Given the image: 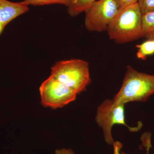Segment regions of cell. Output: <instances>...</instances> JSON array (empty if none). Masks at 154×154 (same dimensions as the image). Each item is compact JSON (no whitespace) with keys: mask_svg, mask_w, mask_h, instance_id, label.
Instances as JSON below:
<instances>
[{"mask_svg":"<svg viewBox=\"0 0 154 154\" xmlns=\"http://www.w3.org/2000/svg\"><path fill=\"white\" fill-rule=\"evenodd\" d=\"M142 16L137 3L119 9L107 28L109 38L123 44L143 37Z\"/></svg>","mask_w":154,"mask_h":154,"instance_id":"1","label":"cell"},{"mask_svg":"<svg viewBox=\"0 0 154 154\" xmlns=\"http://www.w3.org/2000/svg\"><path fill=\"white\" fill-rule=\"evenodd\" d=\"M154 95V74L140 72L128 66L122 85L113 98L116 103L146 102Z\"/></svg>","mask_w":154,"mask_h":154,"instance_id":"2","label":"cell"},{"mask_svg":"<svg viewBox=\"0 0 154 154\" xmlns=\"http://www.w3.org/2000/svg\"><path fill=\"white\" fill-rule=\"evenodd\" d=\"M50 75L78 95L85 91L91 82L89 63L79 59L56 62L51 67Z\"/></svg>","mask_w":154,"mask_h":154,"instance_id":"3","label":"cell"},{"mask_svg":"<svg viewBox=\"0 0 154 154\" xmlns=\"http://www.w3.org/2000/svg\"><path fill=\"white\" fill-rule=\"evenodd\" d=\"M96 121L102 128L105 141L109 145H113L115 142L112 135L115 125H125L131 132L138 131L142 127L141 122L136 127L128 126L125 122L124 104L116 103L113 99H105L98 106Z\"/></svg>","mask_w":154,"mask_h":154,"instance_id":"4","label":"cell"},{"mask_svg":"<svg viewBox=\"0 0 154 154\" xmlns=\"http://www.w3.org/2000/svg\"><path fill=\"white\" fill-rule=\"evenodd\" d=\"M41 105L53 109L66 106L73 102L78 94L73 90L50 75L39 88Z\"/></svg>","mask_w":154,"mask_h":154,"instance_id":"5","label":"cell"},{"mask_svg":"<svg viewBox=\"0 0 154 154\" xmlns=\"http://www.w3.org/2000/svg\"><path fill=\"white\" fill-rule=\"evenodd\" d=\"M118 10L114 0L96 1L85 12V28L91 32L107 31Z\"/></svg>","mask_w":154,"mask_h":154,"instance_id":"6","label":"cell"},{"mask_svg":"<svg viewBox=\"0 0 154 154\" xmlns=\"http://www.w3.org/2000/svg\"><path fill=\"white\" fill-rule=\"evenodd\" d=\"M29 10V6L22 2H14L8 0H0V35L10 22Z\"/></svg>","mask_w":154,"mask_h":154,"instance_id":"7","label":"cell"},{"mask_svg":"<svg viewBox=\"0 0 154 154\" xmlns=\"http://www.w3.org/2000/svg\"><path fill=\"white\" fill-rule=\"evenodd\" d=\"M97 0H71L67 7L68 14L76 17L86 11Z\"/></svg>","mask_w":154,"mask_h":154,"instance_id":"8","label":"cell"},{"mask_svg":"<svg viewBox=\"0 0 154 154\" xmlns=\"http://www.w3.org/2000/svg\"><path fill=\"white\" fill-rule=\"evenodd\" d=\"M143 37L149 39L154 38V11L142 16Z\"/></svg>","mask_w":154,"mask_h":154,"instance_id":"9","label":"cell"},{"mask_svg":"<svg viewBox=\"0 0 154 154\" xmlns=\"http://www.w3.org/2000/svg\"><path fill=\"white\" fill-rule=\"evenodd\" d=\"M137 48V57L138 59L146 60L148 56L154 54V39H149L143 43L136 45Z\"/></svg>","mask_w":154,"mask_h":154,"instance_id":"10","label":"cell"},{"mask_svg":"<svg viewBox=\"0 0 154 154\" xmlns=\"http://www.w3.org/2000/svg\"><path fill=\"white\" fill-rule=\"evenodd\" d=\"M71 1V0H23L22 2L28 6H42L58 4L67 7Z\"/></svg>","mask_w":154,"mask_h":154,"instance_id":"11","label":"cell"},{"mask_svg":"<svg viewBox=\"0 0 154 154\" xmlns=\"http://www.w3.org/2000/svg\"><path fill=\"white\" fill-rule=\"evenodd\" d=\"M137 4L142 14L154 11V0H139Z\"/></svg>","mask_w":154,"mask_h":154,"instance_id":"12","label":"cell"},{"mask_svg":"<svg viewBox=\"0 0 154 154\" xmlns=\"http://www.w3.org/2000/svg\"><path fill=\"white\" fill-rule=\"evenodd\" d=\"M143 140L146 142L143 141V144H145L146 147V154H149V151L150 148L152 147L151 143V134L150 133H146L143 135V136L142 137ZM117 154H126L124 152L119 151Z\"/></svg>","mask_w":154,"mask_h":154,"instance_id":"13","label":"cell"},{"mask_svg":"<svg viewBox=\"0 0 154 154\" xmlns=\"http://www.w3.org/2000/svg\"><path fill=\"white\" fill-rule=\"evenodd\" d=\"M119 10L137 4L139 0H114Z\"/></svg>","mask_w":154,"mask_h":154,"instance_id":"14","label":"cell"},{"mask_svg":"<svg viewBox=\"0 0 154 154\" xmlns=\"http://www.w3.org/2000/svg\"><path fill=\"white\" fill-rule=\"evenodd\" d=\"M54 154H75L73 151L71 149L63 148L57 149L55 150Z\"/></svg>","mask_w":154,"mask_h":154,"instance_id":"15","label":"cell"},{"mask_svg":"<svg viewBox=\"0 0 154 154\" xmlns=\"http://www.w3.org/2000/svg\"></svg>","mask_w":154,"mask_h":154,"instance_id":"16","label":"cell"}]
</instances>
